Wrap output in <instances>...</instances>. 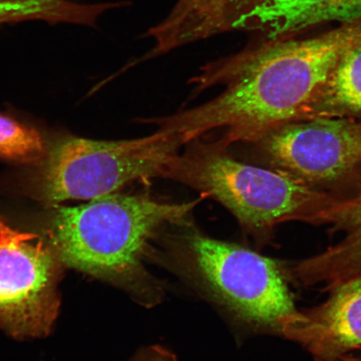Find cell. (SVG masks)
Returning <instances> with one entry per match:
<instances>
[{"label":"cell","instance_id":"cell-11","mask_svg":"<svg viewBox=\"0 0 361 361\" xmlns=\"http://www.w3.org/2000/svg\"><path fill=\"white\" fill-rule=\"evenodd\" d=\"M228 2V0H178L169 16L148 30L146 35L154 39L155 45L142 61L228 32L226 26Z\"/></svg>","mask_w":361,"mask_h":361},{"label":"cell","instance_id":"cell-16","mask_svg":"<svg viewBox=\"0 0 361 361\" xmlns=\"http://www.w3.org/2000/svg\"><path fill=\"white\" fill-rule=\"evenodd\" d=\"M76 1H79V0H76Z\"/></svg>","mask_w":361,"mask_h":361},{"label":"cell","instance_id":"cell-14","mask_svg":"<svg viewBox=\"0 0 361 361\" xmlns=\"http://www.w3.org/2000/svg\"><path fill=\"white\" fill-rule=\"evenodd\" d=\"M45 152L47 148L37 130L0 114V158L32 164L42 159Z\"/></svg>","mask_w":361,"mask_h":361},{"label":"cell","instance_id":"cell-7","mask_svg":"<svg viewBox=\"0 0 361 361\" xmlns=\"http://www.w3.org/2000/svg\"><path fill=\"white\" fill-rule=\"evenodd\" d=\"M63 267L44 239L0 219V329L16 338L49 335L60 309Z\"/></svg>","mask_w":361,"mask_h":361},{"label":"cell","instance_id":"cell-2","mask_svg":"<svg viewBox=\"0 0 361 361\" xmlns=\"http://www.w3.org/2000/svg\"><path fill=\"white\" fill-rule=\"evenodd\" d=\"M202 200L166 202L146 194L114 192L76 207L51 206L44 240L63 266L111 282L149 300L144 262L161 229L186 223Z\"/></svg>","mask_w":361,"mask_h":361},{"label":"cell","instance_id":"cell-9","mask_svg":"<svg viewBox=\"0 0 361 361\" xmlns=\"http://www.w3.org/2000/svg\"><path fill=\"white\" fill-rule=\"evenodd\" d=\"M329 299L286 334L320 361H336L361 345V275L334 287Z\"/></svg>","mask_w":361,"mask_h":361},{"label":"cell","instance_id":"cell-13","mask_svg":"<svg viewBox=\"0 0 361 361\" xmlns=\"http://www.w3.org/2000/svg\"><path fill=\"white\" fill-rule=\"evenodd\" d=\"M101 13L100 4L76 0H0V25L44 21L92 27Z\"/></svg>","mask_w":361,"mask_h":361},{"label":"cell","instance_id":"cell-5","mask_svg":"<svg viewBox=\"0 0 361 361\" xmlns=\"http://www.w3.org/2000/svg\"><path fill=\"white\" fill-rule=\"evenodd\" d=\"M184 234L178 245L183 268L230 313L284 336L299 322L302 313L276 262L195 231Z\"/></svg>","mask_w":361,"mask_h":361},{"label":"cell","instance_id":"cell-4","mask_svg":"<svg viewBox=\"0 0 361 361\" xmlns=\"http://www.w3.org/2000/svg\"><path fill=\"white\" fill-rule=\"evenodd\" d=\"M183 146L177 135L158 129L121 141L65 137L37 161L26 179L27 193L49 207L109 195L135 180L165 178Z\"/></svg>","mask_w":361,"mask_h":361},{"label":"cell","instance_id":"cell-15","mask_svg":"<svg viewBox=\"0 0 361 361\" xmlns=\"http://www.w3.org/2000/svg\"><path fill=\"white\" fill-rule=\"evenodd\" d=\"M129 361H176L174 355L161 347H151L140 352Z\"/></svg>","mask_w":361,"mask_h":361},{"label":"cell","instance_id":"cell-6","mask_svg":"<svg viewBox=\"0 0 361 361\" xmlns=\"http://www.w3.org/2000/svg\"><path fill=\"white\" fill-rule=\"evenodd\" d=\"M275 169L332 194L361 179V120L316 117L291 121L256 142ZM334 195V194H333Z\"/></svg>","mask_w":361,"mask_h":361},{"label":"cell","instance_id":"cell-12","mask_svg":"<svg viewBox=\"0 0 361 361\" xmlns=\"http://www.w3.org/2000/svg\"><path fill=\"white\" fill-rule=\"evenodd\" d=\"M316 117L361 120V43L340 59L297 121Z\"/></svg>","mask_w":361,"mask_h":361},{"label":"cell","instance_id":"cell-8","mask_svg":"<svg viewBox=\"0 0 361 361\" xmlns=\"http://www.w3.org/2000/svg\"><path fill=\"white\" fill-rule=\"evenodd\" d=\"M361 18V0H228V32L248 31L265 40L295 38L303 31L329 22Z\"/></svg>","mask_w":361,"mask_h":361},{"label":"cell","instance_id":"cell-1","mask_svg":"<svg viewBox=\"0 0 361 361\" xmlns=\"http://www.w3.org/2000/svg\"><path fill=\"white\" fill-rule=\"evenodd\" d=\"M361 43V18L314 37L260 39L240 52L212 61L192 80L197 90L225 89L200 106L160 117L162 129L184 144L222 130L228 147L256 143L274 129L295 121L322 88L340 59Z\"/></svg>","mask_w":361,"mask_h":361},{"label":"cell","instance_id":"cell-10","mask_svg":"<svg viewBox=\"0 0 361 361\" xmlns=\"http://www.w3.org/2000/svg\"><path fill=\"white\" fill-rule=\"evenodd\" d=\"M331 225L345 236L336 246L297 265V277L306 284L335 287L361 275V189L343 200Z\"/></svg>","mask_w":361,"mask_h":361},{"label":"cell","instance_id":"cell-3","mask_svg":"<svg viewBox=\"0 0 361 361\" xmlns=\"http://www.w3.org/2000/svg\"><path fill=\"white\" fill-rule=\"evenodd\" d=\"M186 146L171 161L166 178L214 198L252 233H268L290 221L331 224L344 200L281 171L239 161L216 141L197 139Z\"/></svg>","mask_w":361,"mask_h":361}]
</instances>
